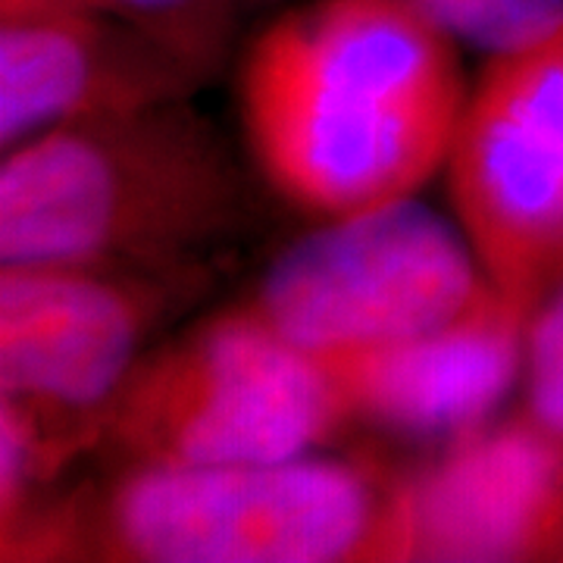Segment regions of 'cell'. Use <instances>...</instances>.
<instances>
[{
	"instance_id": "obj_1",
	"label": "cell",
	"mask_w": 563,
	"mask_h": 563,
	"mask_svg": "<svg viewBox=\"0 0 563 563\" xmlns=\"http://www.w3.org/2000/svg\"><path fill=\"white\" fill-rule=\"evenodd\" d=\"M457 44L398 0H307L257 32L235 103L261 176L325 220L417 195L466 103Z\"/></svg>"
},
{
	"instance_id": "obj_2",
	"label": "cell",
	"mask_w": 563,
	"mask_h": 563,
	"mask_svg": "<svg viewBox=\"0 0 563 563\" xmlns=\"http://www.w3.org/2000/svg\"><path fill=\"white\" fill-rule=\"evenodd\" d=\"M398 485L363 461L129 466L95 501L44 504L3 539V561H398Z\"/></svg>"
},
{
	"instance_id": "obj_3",
	"label": "cell",
	"mask_w": 563,
	"mask_h": 563,
	"mask_svg": "<svg viewBox=\"0 0 563 563\" xmlns=\"http://www.w3.org/2000/svg\"><path fill=\"white\" fill-rule=\"evenodd\" d=\"M239 163L188 101L81 120L3 151L0 263L188 269L244 222Z\"/></svg>"
},
{
	"instance_id": "obj_4",
	"label": "cell",
	"mask_w": 563,
	"mask_h": 563,
	"mask_svg": "<svg viewBox=\"0 0 563 563\" xmlns=\"http://www.w3.org/2000/svg\"><path fill=\"white\" fill-rule=\"evenodd\" d=\"M347 426L310 354L232 307L141 357L101 420L125 466H222L301 457Z\"/></svg>"
},
{
	"instance_id": "obj_5",
	"label": "cell",
	"mask_w": 563,
	"mask_h": 563,
	"mask_svg": "<svg viewBox=\"0 0 563 563\" xmlns=\"http://www.w3.org/2000/svg\"><path fill=\"white\" fill-rule=\"evenodd\" d=\"M495 295L457 220L410 195L298 239L242 307L320 361L444 329Z\"/></svg>"
},
{
	"instance_id": "obj_6",
	"label": "cell",
	"mask_w": 563,
	"mask_h": 563,
	"mask_svg": "<svg viewBox=\"0 0 563 563\" xmlns=\"http://www.w3.org/2000/svg\"><path fill=\"white\" fill-rule=\"evenodd\" d=\"M444 176L483 273L532 320L563 282V25L488 57L463 103Z\"/></svg>"
},
{
	"instance_id": "obj_7",
	"label": "cell",
	"mask_w": 563,
	"mask_h": 563,
	"mask_svg": "<svg viewBox=\"0 0 563 563\" xmlns=\"http://www.w3.org/2000/svg\"><path fill=\"white\" fill-rule=\"evenodd\" d=\"M166 273L76 263L0 266V398L25 407L76 451L141 363V347L188 291Z\"/></svg>"
},
{
	"instance_id": "obj_8",
	"label": "cell",
	"mask_w": 563,
	"mask_h": 563,
	"mask_svg": "<svg viewBox=\"0 0 563 563\" xmlns=\"http://www.w3.org/2000/svg\"><path fill=\"white\" fill-rule=\"evenodd\" d=\"M398 561H563V435L529 410L398 485Z\"/></svg>"
},
{
	"instance_id": "obj_9",
	"label": "cell",
	"mask_w": 563,
	"mask_h": 563,
	"mask_svg": "<svg viewBox=\"0 0 563 563\" xmlns=\"http://www.w3.org/2000/svg\"><path fill=\"white\" fill-rule=\"evenodd\" d=\"M526 332L529 313L495 295L435 332L313 361L347 422L463 442L495 420L523 379Z\"/></svg>"
},
{
	"instance_id": "obj_10",
	"label": "cell",
	"mask_w": 563,
	"mask_h": 563,
	"mask_svg": "<svg viewBox=\"0 0 563 563\" xmlns=\"http://www.w3.org/2000/svg\"><path fill=\"white\" fill-rule=\"evenodd\" d=\"M201 69L113 13L0 22V147L57 125L188 101Z\"/></svg>"
},
{
	"instance_id": "obj_11",
	"label": "cell",
	"mask_w": 563,
	"mask_h": 563,
	"mask_svg": "<svg viewBox=\"0 0 563 563\" xmlns=\"http://www.w3.org/2000/svg\"><path fill=\"white\" fill-rule=\"evenodd\" d=\"M457 47L485 57L514 54L563 25V0H398Z\"/></svg>"
},
{
	"instance_id": "obj_12",
	"label": "cell",
	"mask_w": 563,
	"mask_h": 563,
	"mask_svg": "<svg viewBox=\"0 0 563 563\" xmlns=\"http://www.w3.org/2000/svg\"><path fill=\"white\" fill-rule=\"evenodd\" d=\"M120 20L139 25L203 76L222 60L244 0H103Z\"/></svg>"
},
{
	"instance_id": "obj_13",
	"label": "cell",
	"mask_w": 563,
	"mask_h": 563,
	"mask_svg": "<svg viewBox=\"0 0 563 563\" xmlns=\"http://www.w3.org/2000/svg\"><path fill=\"white\" fill-rule=\"evenodd\" d=\"M523 383L526 410L563 435V282L529 320Z\"/></svg>"
},
{
	"instance_id": "obj_14",
	"label": "cell",
	"mask_w": 563,
	"mask_h": 563,
	"mask_svg": "<svg viewBox=\"0 0 563 563\" xmlns=\"http://www.w3.org/2000/svg\"><path fill=\"white\" fill-rule=\"evenodd\" d=\"M81 13H110V10L103 0H0V22L60 20Z\"/></svg>"
},
{
	"instance_id": "obj_15",
	"label": "cell",
	"mask_w": 563,
	"mask_h": 563,
	"mask_svg": "<svg viewBox=\"0 0 563 563\" xmlns=\"http://www.w3.org/2000/svg\"><path fill=\"white\" fill-rule=\"evenodd\" d=\"M244 3H257V0H244Z\"/></svg>"
}]
</instances>
